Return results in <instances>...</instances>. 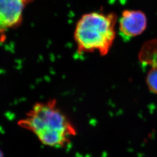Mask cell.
Listing matches in <instances>:
<instances>
[{
	"instance_id": "obj_1",
	"label": "cell",
	"mask_w": 157,
	"mask_h": 157,
	"mask_svg": "<svg viewBox=\"0 0 157 157\" xmlns=\"http://www.w3.org/2000/svg\"><path fill=\"white\" fill-rule=\"evenodd\" d=\"M17 124L32 132L42 144L52 147H65L76 133L75 126L58 107L55 99L36 103Z\"/></svg>"
},
{
	"instance_id": "obj_2",
	"label": "cell",
	"mask_w": 157,
	"mask_h": 157,
	"mask_svg": "<svg viewBox=\"0 0 157 157\" xmlns=\"http://www.w3.org/2000/svg\"><path fill=\"white\" fill-rule=\"evenodd\" d=\"M115 13L98 12L86 13L76 24L74 38L79 53L98 51L106 55L115 38Z\"/></svg>"
},
{
	"instance_id": "obj_3",
	"label": "cell",
	"mask_w": 157,
	"mask_h": 157,
	"mask_svg": "<svg viewBox=\"0 0 157 157\" xmlns=\"http://www.w3.org/2000/svg\"><path fill=\"white\" fill-rule=\"evenodd\" d=\"M33 0H0V35L19 26L27 6Z\"/></svg>"
},
{
	"instance_id": "obj_4",
	"label": "cell",
	"mask_w": 157,
	"mask_h": 157,
	"mask_svg": "<svg viewBox=\"0 0 157 157\" xmlns=\"http://www.w3.org/2000/svg\"><path fill=\"white\" fill-rule=\"evenodd\" d=\"M147 26L146 15L140 11L126 10L119 20V34L124 40L142 33Z\"/></svg>"
},
{
	"instance_id": "obj_5",
	"label": "cell",
	"mask_w": 157,
	"mask_h": 157,
	"mask_svg": "<svg viewBox=\"0 0 157 157\" xmlns=\"http://www.w3.org/2000/svg\"><path fill=\"white\" fill-rule=\"evenodd\" d=\"M141 62L152 67H157V39L146 42L139 54Z\"/></svg>"
},
{
	"instance_id": "obj_6",
	"label": "cell",
	"mask_w": 157,
	"mask_h": 157,
	"mask_svg": "<svg viewBox=\"0 0 157 157\" xmlns=\"http://www.w3.org/2000/svg\"><path fill=\"white\" fill-rule=\"evenodd\" d=\"M147 84L152 92L157 94V67H152L146 78Z\"/></svg>"
},
{
	"instance_id": "obj_7",
	"label": "cell",
	"mask_w": 157,
	"mask_h": 157,
	"mask_svg": "<svg viewBox=\"0 0 157 157\" xmlns=\"http://www.w3.org/2000/svg\"><path fill=\"white\" fill-rule=\"evenodd\" d=\"M0 157H4V154L1 149H0Z\"/></svg>"
}]
</instances>
